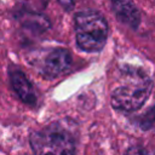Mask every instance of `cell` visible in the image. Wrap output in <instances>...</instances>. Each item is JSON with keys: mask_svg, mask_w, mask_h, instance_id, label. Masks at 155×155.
<instances>
[{"mask_svg": "<svg viewBox=\"0 0 155 155\" xmlns=\"http://www.w3.org/2000/svg\"><path fill=\"white\" fill-rule=\"evenodd\" d=\"M150 91V78L140 70L128 68L122 71L120 86L111 92V105L120 111H136L148 99Z\"/></svg>", "mask_w": 155, "mask_h": 155, "instance_id": "1", "label": "cell"}, {"mask_svg": "<svg viewBox=\"0 0 155 155\" xmlns=\"http://www.w3.org/2000/svg\"><path fill=\"white\" fill-rule=\"evenodd\" d=\"M74 30L78 46L87 52L103 48L108 38V23L96 11L78 12L74 17Z\"/></svg>", "mask_w": 155, "mask_h": 155, "instance_id": "2", "label": "cell"}, {"mask_svg": "<svg viewBox=\"0 0 155 155\" xmlns=\"http://www.w3.org/2000/svg\"><path fill=\"white\" fill-rule=\"evenodd\" d=\"M34 155H75L73 136L59 124H51L30 134Z\"/></svg>", "mask_w": 155, "mask_h": 155, "instance_id": "3", "label": "cell"}, {"mask_svg": "<svg viewBox=\"0 0 155 155\" xmlns=\"http://www.w3.org/2000/svg\"><path fill=\"white\" fill-rule=\"evenodd\" d=\"M71 65V56L68 50L62 47H56L50 50L40 59V71L47 78H56L64 71H67Z\"/></svg>", "mask_w": 155, "mask_h": 155, "instance_id": "4", "label": "cell"}, {"mask_svg": "<svg viewBox=\"0 0 155 155\" xmlns=\"http://www.w3.org/2000/svg\"><path fill=\"white\" fill-rule=\"evenodd\" d=\"M111 8L120 22L136 29L140 22V13L132 0H110Z\"/></svg>", "mask_w": 155, "mask_h": 155, "instance_id": "5", "label": "cell"}, {"mask_svg": "<svg viewBox=\"0 0 155 155\" xmlns=\"http://www.w3.org/2000/svg\"><path fill=\"white\" fill-rule=\"evenodd\" d=\"M10 80L13 90L16 91L17 96L21 98L22 102L30 105H34L36 103V96H35L34 88L30 85L27 76L24 75V73H22V70H19L18 68H11Z\"/></svg>", "mask_w": 155, "mask_h": 155, "instance_id": "6", "label": "cell"}, {"mask_svg": "<svg viewBox=\"0 0 155 155\" xmlns=\"http://www.w3.org/2000/svg\"><path fill=\"white\" fill-rule=\"evenodd\" d=\"M22 24L35 31H45L47 28H50L48 19L38 13H23Z\"/></svg>", "mask_w": 155, "mask_h": 155, "instance_id": "7", "label": "cell"}, {"mask_svg": "<svg viewBox=\"0 0 155 155\" xmlns=\"http://www.w3.org/2000/svg\"><path fill=\"white\" fill-rule=\"evenodd\" d=\"M138 124L144 131H154L155 132V105L148 109L139 119Z\"/></svg>", "mask_w": 155, "mask_h": 155, "instance_id": "8", "label": "cell"}, {"mask_svg": "<svg viewBox=\"0 0 155 155\" xmlns=\"http://www.w3.org/2000/svg\"><path fill=\"white\" fill-rule=\"evenodd\" d=\"M125 155H145V154L140 147H131L126 150Z\"/></svg>", "mask_w": 155, "mask_h": 155, "instance_id": "9", "label": "cell"}, {"mask_svg": "<svg viewBox=\"0 0 155 155\" xmlns=\"http://www.w3.org/2000/svg\"><path fill=\"white\" fill-rule=\"evenodd\" d=\"M59 4L65 8V10H70L74 6V0H58Z\"/></svg>", "mask_w": 155, "mask_h": 155, "instance_id": "10", "label": "cell"}]
</instances>
